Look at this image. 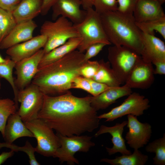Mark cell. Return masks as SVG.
<instances>
[{
  "mask_svg": "<svg viewBox=\"0 0 165 165\" xmlns=\"http://www.w3.org/2000/svg\"><path fill=\"white\" fill-rule=\"evenodd\" d=\"M143 49L141 55L144 60L151 62L165 61L164 42L155 35L141 32Z\"/></svg>",
  "mask_w": 165,
  "mask_h": 165,
  "instance_id": "18",
  "label": "cell"
},
{
  "mask_svg": "<svg viewBox=\"0 0 165 165\" xmlns=\"http://www.w3.org/2000/svg\"><path fill=\"white\" fill-rule=\"evenodd\" d=\"M99 61L88 60L82 67L81 75L87 79H92L99 69Z\"/></svg>",
  "mask_w": 165,
  "mask_h": 165,
  "instance_id": "33",
  "label": "cell"
},
{
  "mask_svg": "<svg viewBox=\"0 0 165 165\" xmlns=\"http://www.w3.org/2000/svg\"><path fill=\"white\" fill-rule=\"evenodd\" d=\"M82 2V6L83 9L86 10L92 7L94 0H81Z\"/></svg>",
  "mask_w": 165,
  "mask_h": 165,
  "instance_id": "42",
  "label": "cell"
},
{
  "mask_svg": "<svg viewBox=\"0 0 165 165\" xmlns=\"http://www.w3.org/2000/svg\"><path fill=\"white\" fill-rule=\"evenodd\" d=\"M44 54L42 49L31 56L16 63L14 68L16 77L15 82L18 90L31 83L38 71L39 64Z\"/></svg>",
  "mask_w": 165,
  "mask_h": 165,
  "instance_id": "11",
  "label": "cell"
},
{
  "mask_svg": "<svg viewBox=\"0 0 165 165\" xmlns=\"http://www.w3.org/2000/svg\"><path fill=\"white\" fill-rule=\"evenodd\" d=\"M131 89L125 84L122 86L111 87L96 96H91L90 104L96 111L106 108L119 99L128 96Z\"/></svg>",
  "mask_w": 165,
  "mask_h": 165,
  "instance_id": "19",
  "label": "cell"
},
{
  "mask_svg": "<svg viewBox=\"0 0 165 165\" xmlns=\"http://www.w3.org/2000/svg\"><path fill=\"white\" fill-rule=\"evenodd\" d=\"M82 4L81 0H57L52 7V19L55 20L62 16L74 24L79 23L86 14V10L80 9Z\"/></svg>",
  "mask_w": 165,
  "mask_h": 165,
  "instance_id": "14",
  "label": "cell"
},
{
  "mask_svg": "<svg viewBox=\"0 0 165 165\" xmlns=\"http://www.w3.org/2000/svg\"><path fill=\"white\" fill-rule=\"evenodd\" d=\"M6 147L10 148L14 152L22 151L25 153L28 157L29 162L31 165H39L40 164L36 160L35 155V148L33 147L31 143L27 141L24 146L22 147L18 146L12 143L0 142V148Z\"/></svg>",
  "mask_w": 165,
  "mask_h": 165,
  "instance_id": "31",
  "label": "cell"
},
{
  "mask_svg": "<svg viewBox=\"0 0 165 165\" xmlns=\"http://www.w3.org/2000/svg\"><path fill=\"white\" fill-rule=\"evenodd\" d=\"M146 152L154 153L155 156L153 158V164L156 165H165V134L162 138L155 139L149 143L146 146Z\"/></svg>",
  "mask_w": 165,
  "mask_h": 165,
  "instance_id": "27",
  "label": "cell"
},
{
  "mask_svg": "<svg viewBox=\"0 0 165 165\" xmlns=\"http://www.w3.org/2000/svg\"><path fill=\"white\" fill-rule=\"evenodd\" d=\"M127 117L129 130L125 136L127 143L131 148L138 149L149 142L152 132V127L148 123L141 122L136 116L129 114Z\"/></svg>",
  "mask_w": 165,
  "mask_h": 165,
  "instance_id": "12",
  "label": "cell"
},
{
  "mask_svg": "<svg viewBox=\"0 0 165 165\" xmlns=\"http://www.w3.org/2000/svg\"><path fill=\"white\" fill-rule=\"evenodd\" d=\"M162 5L157 0H138L133 16L136 22H142L165 16Z\"/></svg>",
  "mask_w": 165,
  "mask_h": 165,
  "instance_id": "20",
  "label": "cell"
},
{
  "mask_svg": "<svg viewBox=\"0 0 165 165\" xmlns=\"http://www.w3.org/2000/svg\"><path fill=\"white\" fill-rule=\"evenodd\" d=\"M15 64L16 63L11 59H6L5 62L0 63V78L4 79L11 86L14 94L15 102L18 107L17 98L19 90L15 85L13 74Z\"/></svg>",
  "mask_w": 165,
  "mask_h": 165,
  "instance_id": "29",
  "label": "cell"
},
{
  "mask_svg": "<svg viewBox=\"0 0 165 165\" xmlns=\"http://www.w3.org/2000/svg\"><path fill=\"white\" fill-rule=\"evenodd\" d=\"M100 15L105 33L111 44L127 47L141 56L143 49L141 32L136 25L133 16L125 15L117 11Z\"/></svg>",
  "mask_w": 165,
  "mask_h": 165,
  "instance_id": "3",
  "label": "cell"
},
{
  "mask_svg": "<svg viewBox=\"0 0 165 165\" xmlns=\"http://www.w3.org/2000/svg\"><path fill=\"white\" fill-rule=\"evenodd\" d=\"M16 24L12 13L0 8V30L2 40L9 34Z\"/></svg>",
  "mask_w": 165,
  "mask_h": 165,
  "instance_id": "30",
  "label": "cell"
},
{
  "mask_svg": "<svg viewBox=\"0 0 165 165\" xmlns=\"http://www.w3.org/2000/svg\"><path fill=\"white\" fill-rule=\"evenodd\" d=\"M93 6L94 10L100 15L108 12L117 11V0H94Z\"/></svg>",
  "mask_w": 165,
  "mask_h": 165,
  "instance_id": "32",
  "label": "cell"
},
{
  "mask_svg": "<svg viewBox=\"0 0 165 165\" xmlns=\"http://www.w3.org/2000/svg\"><path fill=\"white\" fill-rule=\"evenodd\" d=\"M37 141L35 152L45 157H53L60 144L59 138L53 130L39 119L24 122Z\"/></svg>",
  "mask_w": 165,
  "mask_h": 165,
  "instance_id": "7",
  "label": "cell"
},
{
  "mask_svg": "<svg viewBox=\"0 0 165 165\" xmlns=\"http://www.w3.org/2000/svg\"><path fill=\"white\" fill-rule=\"evenodd\" d=\"M43 99V94L37 85L32 83L19 90L17 100L20 106L17 112L23 122L37 118Z\"/></svg>",
  "mask_w": 165,
  "mask_h": 165,
  "instance_id": "9",
  "label": "cell"
},
{
  "mask_svg": "<svg viewBox=\"0 0 165 165\" xmlns=\"http://www.w3.org/2000/svg\"><path fill=\"white\" fill-rule=\"evenodd\" d=\"M117 11L129 16H133V11L138 0H117Z\"/></svg>",
  "mask_w": 165,
  "mask_h": 165,
  "instance_id": "34",
  "label": "cell"
},
{
  "mask_svg": "<svg viewBox=\"0 0 165 165\" xmlns=\"http://www.w3.org/2000/svg\"><path fill=\"white\" fill-rule=\"evenodd\" d=\"M46 37L41 34L7 49L6 54L15 63L30 57L44 46Z\"/></svg>",
  "mask_w": 165,
  "mask_h": 165,
  "instance_id": "15",
  "label": "cell"
},
{
  "mask_svg": "<svg viewBox=\"0 0 165 165\" xmlns=\"http://www.w3.org/2000/svg\"><path fill=\"white\" fill-rule=\"evenodd\" d=\"M149 100L135 92H132L119 105L110 111L98 116L100 119H105V122H111L126 115L131 114L139 116L150 106Z\"/></svg>",
  "mask_w": 165,
  "mask_h": 165,
  "instance_id": "10",
  "label": "cell"
},
{
  "mask_svg": "<svg viewBox=\"0 0 165 165\" xmlns=\"http://www.w3.org/2000/svg\"><path fill=\"white\" fill-rule=\"evenodd\" d=\"M37 26L33 20L18 23L0 42V49H7L31 38Z\"/></svg>",
  "mask_w": 165,
  "mask_h": 165,
  "instance_id": "17",
  "label": "cell"
},
{
  "mask_svg": "<svg viewBox=\"0 0 165 165\" xmlns=\"http://www.w3.org/2000/svg\"><path fill=\"white\" fill-rule=\"evenodd\" d=\"M99 62V69L92 79L110 87L120 86L122 84L114 73L109 62H105L103 59Z\"/></svg>",
  "mask_w": 165,
  "mask_h": 165,
  "instance_id": "24",
  "label": "cell"
},
{
  "mask_svg": "<svg viewBox=\"0 0 165 165\" xmlns=\"http://www.w3.org/2000/svg\"><path fill=\"white\" fill-rule=\"evenodd\" d=\"M1 82L0 81V89L1 87Z\"/></svg>",
  "mask_w": 165,
  "mask_h": 165,
  "instance_id": "46",
  "label": "cell"
},
{
  "mask_svg": "<svg viewBox=\"0 0 165 165\" xmlns=\"http://www.w3.org/2000/svg\"><path fill=\"white\" fill-rule=\"evenodd\" d=\"M6 59H3L0 55V63L5 62Z\"/></svg>",
  "mask_w": 165,
  "mask_h": 165,
  "instance_id": "43",
  "label": "cell"
},
{
  "mask_svg": "<svg viewBox=\"0 0 165 165\" xmlns=\"http://www.w3.org/2000/svg\"><path fill=\"white\" fill-rule=\"evenodd\" d=\"M107 45L103 43H97L90 46L86 50L84 54V59L86 61L90 60L91 58L97 55Z\"/></svg>",
  "mask_w": 165,
  "mask_h": 165,
  "instance_id": "36",
  "label": "cell"
},
{
  "mask_svg": "<svg viewBox=\"0 0 165 165\" xmlns=\"http://www.w3.org/2000/svg\"><path fill=\"white\" fill-rule=\"evenodd\" d=\"M73 88L81 89L92 94V90L89 82L87 79L81 76L76 77L73 80L71 86V89Z\"/></svg>",
  "mask_w": 165,
  "mask_h": 165,
  "instance_id": "35",
  "label": "cell"
},
{
  "mask_svg": "<svg viewBox=\"0 0 165 165\" xmlns=\"http://www.w3.org/2000/svg\"><path fill=\"white\" fill-rule=\"evenodd\" d=\"M2 40V34L1 31L0 30V42Z\"/></svg>",
  "mask_w": 165,
  "mask_h": 165,
  "instance_id": "45",
  "label": "cell"
},
{
  "mask_svg": "<svg viewBox=\"0 0 165 165\" xmlns=\"http://www.w3.org/2000/svg\"><path fill=\"white\" fill-rule=\"evenodd\" d=\"M12 150L8 152H3L0 154V165L3 163L7 159L12 157L14 154Z\"/></svg>",
  "mask_w": 165,
  "mask_h": 165,
  "instance_id": "41",
  "label": "cell"
},
{
  "mask_svg": "<svg viewBox=\"0 0 165 165\" xmlns=\"http://www.w3.org/2000/svg\"><path fill=\"white\" fill-rule=\"evenodd\" d=\"M91 97H76L70 91L55 96L44 94L37 118L64 136L93 132L99 127L100 119L91 106Z\"/></svg>",
  "mask_w": 165,
  "mask_h": 165,
  "instance_id": "1",
  "label": "cell"
},
{
  "mask_svg": "<svg viewBox=\"0 0 165 165\" xmlns=\"http://www.w3.org/2000/svg\"><path fill=\"white\" fill-rule=\"evenodd\" d=\"M43 0H21L13 12L17 24L33 20L41 14Z\"/></svg>",
  "mask_w": 165,
  "mask_h": 165,
  "instance_id": "22",
  "label": "cell"
},
{
  "mask_svg": "<svg viewBox=\"0 0 165 165\" xmlns=\"http://www.w3.org/2000/svg\"><path fill=\"white\" fill-rule=\"evenodd\" d=\"M155 66L154 70V74H165V61H158L152 63Z\"/></svg>",
  "mask_w": 165,
  "mask_h": 165,
  "instance_id": "39",
  "label": "cell"
},
{
  "mask_svg": "<svg viewBox=\"0 0 165 165\" xmlns=\"http://www.w3.org/2000/svg\"><path fill=\"white\" fill-rule=\"evenodd\" d=\"M57 0H43L41 14L46 15Z\"/></svg>",
  "mask_w": 165,
  "mask_h": 165,
  "instance_id": "40",
  "label": "cell"
},
{
  "mask_svg": "<svg viewBox=\"0 0 165 165\" xmlns=\"http://www.w3.org/2000/svg\"><path fill=\"white\" fill-rule=\"evenodd\" d=\"M40 32L47 38L43 48L44 54L63 44L70 38L79 37L74 24L62 16L53 21H45L41 27Z\"/></svg>",
  "mask_w": 165,
  "mask_h": 165,
  "instance_id": "5",
  "label": "cell"
},
{
  "mask_svg": "<svg viewBox=\"0 0 165 165\" xmlns=\"http://www.w3.org/2000/svg\"><path fill=\"white\" fill-rule=\"evenodd\" d=\"M135 23L142 32L155 35L156 31L165 39V16L146 21Z\"/></svg>",
  "mask_w": 165,
  "mask_h": 165,
  "instance_id": "26",
  "label": "cell"
},
{
  "mask_svg": "<svg viewBox=\"0 0 165 165\" xmlns=\"http://www.w3.org/2000/svg\"><path fill=\"white\" fill-rule=\"evenodd\" d=\"M86 61L83 53L75 50L39 68L31 83L37 85L44 94H64L70 91L74 79L81 76V69Z\"/></svg>",
  "mask_w": 165,
  "mask_h": 165,
  "instance_id": "2",
  "label": "cell"
},
{
  "mask_svg": "<svg viewBox=\"0 0 165 165\" xmlns=\"http://www.w3.org/2000/svg\"><path fill=\"white\" fill-rule=\"evenodd\" d=\"M133 153L117 156L113 159L103 158L101 162L112 165H144L148 159V156L142 153L138 149H134Z\"/></svg>",
  "mask_w": 165,
  "mask_h": 165,
  "instance_id": "25",
  "label": "cell"
},
{
  "mask_svg": "<svg viewBox=\"0 0 165 165\" xmlns=\"http://www.w3.org/2000/svg\"><path fill=\"white\" fill-rule=\"evenodd\" d=\"M89 82L91 90V95L97 96L106 90L111 87L104 84L98 82L92 79H87Z\"/></svg>",
  "mask_w": 165,
  "mask_h": 165,
  "instance_id": "37",
  "label": "cell"
},
{
  "mask_svg": "<svg viewBox=\"0 0 165 165\" xmlns=\"http://www.w3.org/2000/svg\"><path fill=\"white\" fill-rule=\"evenodd\" d=\"M108 58L114 73L123 84L141 57L129 48L113 45L108 48Z\"/></svg>",
  "mask_w": 165,
  "mask_h": 165,
  "instance_id": "6",
  "label": "cell"
},
{
  "mask_svg": "<svg viewBox=\"0 0 165 165\" xmlns=\"http://www.w3.org/2000/svg\"><path fill=\"white\" fill-rule=\"evenodd\" d=\"M7 123L4 138L6 142L12 143L17 138L23 137H34L22 121L17 111L9 116Z\"/></svg>",
  "mask_w": 165,
  "mask_h": 165,
  "instance_id": "21",
  "label": "cell"
},
{
  "mask_svg": "<svg viewBox=\"0 0 165 165\" xmlns=\"http://www.w3.org/2000/svg\"><path fill=\"white\" fill-rule=\"evenodd\" d=\"M18 108L15 101L9 98H0V132L3 138L8 119L17 111Z\"/></svg>",
  "mask_w": 165,
  "mask_h": 165,
  "instance_id": "28",
  "label": "cell"
},
{
  "mask_svg": "<svg viewBox=\"0 0 165 165\" xmlns=\"http://www.w3.org/2000/svg\"><path fill=\"white\" fill-rule=\"evenodd\" d=\"M81 40L80 37L70 38L63 44L44 54L39 64L38 69L60 59L76 50Z\"/></svg>",
  "mask_w": 165,
  "mask_h": 165,
  "instance_id": "23",
  "label": "cell"
},
{
  "mask_svg": "<svg viewBox=\"0 0 165 165\" xmlns=\"http://www.w3.org/2000/svg\"><path fill=\"white\" fill-rule=\"evenodd\" d=\"M56 134L59 137L60 146L53 157L58 158L61 163L66 162L70 165L79 164V161L74 157L75 153L78 152H87L95 145L91 141V136L81 135L67 136Z\"/></svg>",
  "mask_w": 165,
  "mask_h": 165,
  "instance_id": "8",
  "label": "cell"
},
{
  "mask_svg": "<svg viewBox=\"0 0 165 165\" xmlns=\"http://www.w3.org/2000/svg\"><path fill=\"white\" fill-rule=\"evenodd\" d=\"M21 0H0V8L13 13Z\"/></svg>",
  "mask_w": 165,
  "mask_h": 165,
  "instance_id": "38",
  "label": "cell"
},
{
  "mask_svg": "<svg viewBox=\"0 0 165 165\" xmlns=\"http://www.w3.org/2000/svg\"><path fill=\"white\" fill-rule=\"evenodd\" d=\"M86 10V14L83 20L79 23L74 24L82 39L78 50L82 53L94 43L111 44L105 33L100 14L92 7Z\"/></svg>",
  "mask_w": 165,
  "mask_h": 165,
  "instance_id": "4",
  "label": "cell"
},
{
  "mask_svg": "<svg viewBox=\"0 0 165 165\" xmlns=\"http://www.w3.org/2000/svg\"><path fill=\"white\" fill-rule=\"evenodd\" d=\"M162 5L165 2V0H157Z\"/></svg>",
  "mask_w": 165,
  "mask_h": 165,
  "instance_id": "44",
  "label": "cell"
},
{
  "mask_svg": "<svg viewBox=\"0 0 165 165\" xmlns=\"http://www.w3.org/2000/svg\"><path fill=\"white\" fill-rule=\"evenodd\" d=\"M152 64L141 57L130 72L125 84L131 89H145L149 88L154 80Z\"/></svg>",
  "mask_w": 165,
  "mask_h": 165,
  "instance_id": "13",
  "label": "cell"
},
{
  "mask_svg": "<svg viewBox=\"0 0 165 165\" xmlns=\"http://www.w3.org/2000/svg\"><path fill=\"white\" fill-rule=\"evenodd\" d=\"M127 121H124L121 123H117L114 126L108 127L102 125L99 129L94 134L97 137L105 133H109L112 136L111 139L113 144L112 148L106 147V149L109 155L119 152L122 155H129L131 154V151L126 147L125 140L123 137L124 128L127 124Z\"/></svg>",
  "mask_w": 165,
  "mask_h": 165,
  "instance_id": "16",
  "label": "cell"
}]
</instances>
